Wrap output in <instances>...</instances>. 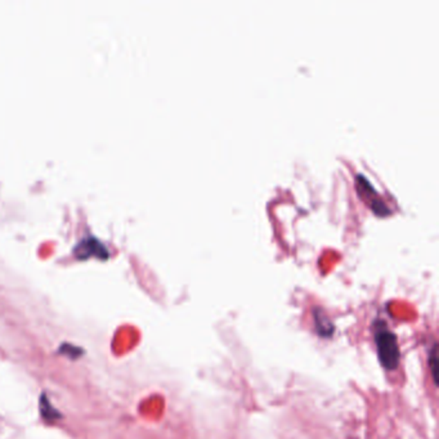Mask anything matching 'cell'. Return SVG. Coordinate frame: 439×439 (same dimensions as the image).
Listing matches in <instances>:
<instances>
[{"label":"cell","instance_id":"2","mask_svg":"<svg viewBox=\"0 0 439 439\" xmlns=\"http://www.w3.org/2000/svg\"><path fill=\"white\" fill-rule=\"evenodd\" d=\"M41 413H43L44 419H58L59 418V413L56 412L55 409H50V404L48 403L46 397L41 398Z\"/></svg>","mask_w":439,"mask_h":439},{"label":"cell","instance_id":"3","mask_svg":"<svg viewBox=\"0 0 439 439\" xmlns=\"http://www.w3.org/2000/svg\"><path fill=\"white\" fill-rule=\"evenodd\" d=\"M429 364L430 368H431V375H433V379L437 384V366H438V355H437V346L434 344V346L431 348V352L429 355Z\"/></svg>","mask_w":439,"mask_h":439},{"label":"cell","instance_id":"1","mask_svg":"<svg viewBox=\"0 0 439 439\" xmlns=\"http://www.w3.org/2000/svg\"><path fill=\"white\" fill-rule=\"evenodd\" d=\"M375 342L379 359L386 370H395L400 364V346L391 330L379 327L375 333Z\"/></svg>","mask_w":439,"mask_h":439}]
</instances>
